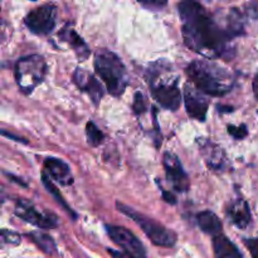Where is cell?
<instances>
[{"label": "cell", "instance_id": "ba28073f", "mask_svg": "<svg viewBox=\"0 0 258 258\" xmlns=\"http://www.w3.org/2000/svg\"><path fill=\"white\" fill-rule=\"evenodd\" d=\"M15 216L40 229H53L58 226L57 217L52 213H42L30 202L18 199L15 203Z\"/></svg>", "mask_w": 258, "mask_h": 258}, {"label": "cell", "instance_id": "52a82bcc", "mask_svg": "<svg viewBox=\"0 0 258 258\" xmlns=\"http://www.w3.org/2000/svg\"><path fill=\"white\" fill-rule=\"evenodd\" d=\"M57 8L53 4H45L28 13L24 23L28 29L38 35H47L54 29Z\"/></svg>", "mask_w": 258, "mask_h": 258}, {"label": "cell", "instance_id": "83f0119b", "mask_svg": "<svg viewBox=\"0 0 258 258\" xmlns=\"http://www.w3.org/2000/svg\"><path fill=\"white\" fill-rule=\"evenodd\" d=\"M165 4H166V3H155V2L143 3L144 7H146V8H153V7H156V5H158L159 8H161V7H164V5H165Z\"/></svg>", "mask_w": 258, "mask_h": 258}, {"label": "cell", "instance_id": "6da1fadb", "mask_svg": "<svg viewBox=\"0 0 258 258\" xmlns=\"http://www.w3.org/2000/svg\"><path fill=\"white\" fill-rule=\"evenodd\" d=\"M181 19V33L185 44L206 58H231L233 35L222 23V18L212 15L203 5L183 2L178 5Z\"/></svg>", "mask_w": 258, "mask_h": 258}, {"label": "cell", "instance_id": "5bb4252c", "mask_svg": "<svg viewBox=\"0 0 258 258\" xmlns=\"http://www.w3.org/2000/svg\"><path fill=\"white\" fill-rule=\"evenodd\" d=\"M227 216H228V218L231 219V222L237 228L241 229L247 228L252 221L248 203L242 198H238L237 201L232 202L231 206L228 207V211H227Z\"/></svg>", "mask_w": 258, "mask_h": 258}, {"label": "cell", "instance_id": "4316f807", "mask_svg": "<svg viewBox=\"0 0 258 258\" xmlns=\"http://www.w3.org/2000/svg\"><path fill=\"white\" fill-rule=\"evenodd\" d=\"M107 251L112 258H134V257L128 256V254H126L125 252H122V251H115V249H111V248H108Z\"/></svg>", "mask_w": 258, "mask_h": 258}, {"label": "cell", "instance_id": "d4e9b609", "mask_svg": "<svg viewBox=\"0 0 258 258\" xmlns=\"http://www.w3.org/2000/svg\"><path fill=\"white\" fill-rule=\"evenodd\" d=\"M2 237L3 241L7 242V243L18 244L20 242V237L18 236L17 233H14V232L12 231H7V229H4V231L2 232Z\"/></svg>", "mask_w": 258, "mask_h": 258}, {"label": "cell", "instance_id": "7402d4cb", "mask_svg": "<svg viewBox=\"0 0 258 258\" xmlns=\"http://www.w3.org/2000/svg\"><path fill=\"white\" fill-rule=\"evenodd\" d=\"M133 110L135 115H143L148 110V102H146L145 96L141 92H136L133 102Z\"/></svg>", "mask_w": 258, "mask_h": 258}, {"label": "cell", "instance_id": "5b68a950", "mask_svg": "<svg viewBox=\"0 0 258 258\" xmlns=\"http://www.w3.org/2000/svg\"><path fill=\"white\" fill-rule=\"evenodd\" d=\"M47 75V63L39 54H30L18 59L15 64V81L25 95H29L40 85Z\"/></svg>", "mask_w": 258, "mask_h": 258}, {"label": "cell", "instance_id": "cb8c5ba5", "mask_svg": "<svg viewBox=\"0 0 258 258\" xmlns=\"http://www.w3.org/2000/svg\"><path fill=\"white\" fill-rule=\"evenodd\" d=\"M243 242L252 258H258V238H244Z\"/></svg>", "mask_w": 258, "mask_h": 258}, {"label": "cell", "instance_id": "8fae6325", "mask_svg": "<svg viewBox=\"0 0 258 258\" xmlns=\"http://www.w3.org/2000/svg\"><path fill=\"white\" fill-rule=\"evenodd\" d=\"M183 96L184 105H185V110L188 112V115L191 118H196V120L201 121V122L206 121L207 112H208L209 107V101L204 96V93H202L201 91H197L189 83H186L184 86Z\"/></svg>", "mask_w": 258, "mask_h": 258}, {"label": "cell", "instance_id": "4dcf8cb0", "mask_svg": "<svg viewBox=\"0 0 258 258\" xmlns=\"http://www.w3.org/2000/svg\"><path fill=\"white\" fill-rule=\"evenodd\" d=\"M218 108L219 110H226V107H219V106H218ZM227 110H228L229 112H233V107H228ZM228 111H227V112H228Z\"/></svg>", "mask_w": 258, "mask_h": 258}, {"label": "cell", "instance_id": "ac0fdd59", "mask_svg": "<svg viewBox=\"0 0 258 258\" xmlns=\"http://www.w3.org/2000/svg\"><path fill=\"white\" fill-rule=\"evenodd\" d=\"M197 223H198L199 228L207 234H211V236L216 237L222 234V226L221 219L217 217L216 213H213L212 211H204L197 216Z\"/></svg>", "mask_w": 258, "mask_h": 258}, {"label": "cell", "instance_id": "30bf717a", "mask_svg": "<svg viewBox=\"0 0 258 258\" xmlns=\"http://www.w3.org/2000/svg\"><path fill=\"white\" fill-rule=\"evenodd\" d=\"M164 169H165L166 179L173 186V189L178 193H185L189 190V178L184 171L183 165L178 156L171 151H165L163 156Z\"/></svg>", "mask_w": 258, "mask_h": 258}, {"label": "cell", "instance_id": "9a60e30c", "mask_svg": "<svg viewBox=\"0 0 258 258\" xmlns=\"http://www.w3.org/2000/svg\"><path fill=\"white\" fill-rule=\"evenodd\" d=\"M201 153L206 160L207 165L214 170H222L227 163L226 154L223 149L219 148L216 144L206 140L203 144L201 143Z\"/></svg>", "mask_w": 258, "mask_h": 258}, {"label": "cell", "instance_id": "9c48e42d", "mask_svg": "<svg viewBox=\"0 0 258 258\" xmlns=\"http://www.w3.org/2000/svg\"><path fill=\"white\" fill-rule=\"evenodd\" d=\"M108 237L121 247L122 252L134 258H148L146 257L145 247L143 246L138 237L128 231L125 227L106 226Z\"/></svg>", "mask_w": 258, "mask_h": 258}, {"label": "cell", "instance_id": "e0dca14e", "mask_svg": "<svg viewBox=\"0 0 258 258\" xmlns=\"http://www.w3.org/2000/svg\"><path fill=\"white\" fill-rule=\"evenodd\" d=\"M213 251L216 258H243L236 244L223 234L213 237Z\"/></svg>", "mask_w": 258, "mask_h": 258}, {"label": "cell", "instance_id": "f1b7e54d", "mask_svg": "<svg viewBox=\"0 0 258 258\" xmlns=\"http://www.w3.org/2000/svg\"><path fill=\"white\" fill-rule=\"evenodd\" d=\"M253 93L258 100V75L254 77V81H253Z\"/></svg>", "mask_w": 258, "mask_h": 258}, {"label": "cell", "instance_id": "277c9868", "mask_svg": "<svg viewBox=\"0 0 258 258\" xmlns=\"http://www.w3.org/2000/svg\"><path fill=\"white\" fill-rule=\"evenodd\" d=\"M95 71L105 82L107 92L115 97H120L128 85V75L122 60L113 52L98 49L93 60Z\"/></svg>", "mask_w": 258, "mask_h": 258}, {"label": "cell", "instance_id": "3957f363", "mask_svg": "<svg viewBox=\"0 0 258 258\" xmlns=\"http://www.w3.org/2000/svg\"><path fill=\"white\" fill-rule=\"evenodd\" d=\"M146 80L151 95L161 107L176 111L180 107L181 92L179 88V77L174 73L173 66L164 59L149 64Z\"/></svg>", "mask_w": 258, "mask_h": 258}, {"label": "cell", "instance_id": "484cf974", "mask_svg": "<svg viewBox=\"0 0 258 258\" xmlns=\"http://www.w3.org/2000/svg\"><path fill=\"white\" fill-rule=\"evenodd\" d=\"M161 189V194H163V199L165 202H168L169 204H176V198L173 196L171 193H169L168 190H165L164 188H160Z\"/></svg>", "mask_w": 258, "mask_h": 258}, {"label": "cell", "instance_id": "7a4b0ae2", "mask_svg": "<svg viewBox=\"0 0 258 258\" xmlns=\"http://www.w3.org/2000/svg\"><path fill=\"white\" fill-rule=\"evenodd\" d=\"M186 76L204 95L221 97L234 86V76L213 60L196 59L186 67Z\"/></svg>", "mask_w": 258, "mask_h": 258}, {"label": "cell", "instance_id": "7c38bea8", "mask_svg": "<svg viewBox=\"0 0 258 258\" xmlns=\"http://www.w3.org/2000/svg\"><path fill=\"white\" fill-rule=\"evenodd\" d=\"M73 82L76 83V86L82 92L87 93L90 96V98L96 106L98 105V102L103 97V93L105 92H103L102 86L96 80L95 76L88 73L83 68H76L75 73H73Z\"/></svg>", "mask_w": 258, "mask_h": 258}, {"label": "cell", "instance_id": "2e32d148", "mask_svg": "<svg viewBox=\"0 0 258 258\" xmlns=\"http://www.w3.org/2000/svg\"><path fill=\"white\" fill-rule=\"evenodd\" d=\"M58 37L62 39V42L68 43V44L72 47V49L75 50L76 54H77V57L80 58L81 60L90 57V49H88L87 44H86L85 40L76 33V30L71 27V24L66 25L62 29V32H59Z\"/></svg>", "mask_w": 258, "mask_h": 258}, {"label": "cell", "instance_id": "44dd1931", "mask_svg": "<svg viewBox=\"0 0 258 258\" xmlns=\"http://www.w3.org/2000/svg\"><path fill=\"white\" fill-rule=\"evenodd\" d=\"M42 180H43V184H44V186H45V188L48 189V191H49V193L52 194V196L54 197L55 199H57V202H58V203H59V204H62V207H63V208H64L66 211H67V213L70 214V216H72L73 218H75V219L77 218V216H76V213H75V212H73L72 209H71L70 207L67 206V203H66V201H64V199H63V197L60 196V194H59V191H58V189L55 188V186H54V184H53L52 181H50V178H49V176H48V175H45V174L43 173V175H42Z\"/></svg>", "mask_w": 258, "mask_h": 258}, {"label": "cell", "instance_id": "d6986e66", "mask_svg": "<svg viewBox=\"0 0 258 258\" xmlns=\"http://www.w3.org/2000/svg\"><path fill=\"white\" fill-rule=\"evenodd\" d=\"M28 237H29V238L32 239L44 253L54 254L55 252H57L54 241H53L52 237H49L48 234L43 233V232H32V233L28 234Z\"/></svg>", "mask_w": 258, "mask_h": 258}, {"label": "cell", "instance_id": "8992f818", "mask_svg": "<svg viewBox=\"0 0 258 258\" xmlns=\"http://www.w3.org/2000/svg\"><path fill=\"white\" fill-rule=\"evenodd\" d=\"M116 208L121 212L122 214H125L126 217L133 219L134 222H136L139 227L144 231V233L148 236V238L153 242L154 244L159 247H165V248H170L174 247L176 242V234L173 231L168 229L166 227H164L163 224L158 223L154 219L149 218V217L144 216V214L139 213L135 209L130 208V207L125 206L121 202L116 203Z\"/></svg>", "mask_w": 258, "mask_h": 258}, {"label": "cell", "instance_id": "ffe728a7", "mask_svg": "<svg viewBox=\"0 0 258 258\" xmlns=\"http://www.w3.org/2000/svg\"><path fill=\"white\" fill-rule=\"evenodd\" d=\"M86 138H87L88 145H91L92 148L101 145L105 140L103 133L96 126L93 121H88L87 125H86Z\"/></svg>", "mask_w": 258, "mask_h": 258}, {"label": "cell", "instance_id": "603a6c76", "mask_svg": "<svg viewBox=\"0 0 258 258\" xmlns=\"http://www.w3.org/2000/svg\"><path fill=\"white\" fill-rule=\"evenodd\" d=\"M227 128H228L229 135L233 136V138L237 139V140H242V139H244L247 135H248V128H247L246 125H239V126L229 125Z\"/></svg>", "mask_w": 258, "mask_h": 258}, {"label": "cell", "instance_id": "f546056e", "mask_svg": "<svg viewBox=\"0 0 258 258\" xmlns=\"http://www.w3.org/2000/svg\"><path fill=\"white\" fill-rule=\"evenodd\" d=\"M3 135H4V136H7V138H9V139H14V140L19 141V143H25V140H23V139H20V138H17V136L12 135V134H7V133H5V131H3Z\"/></svg>", "mask_w": 258, "mask_h": 258}, {"label": "cell", "instance_id": "4fadbf2b", "mask_svg": "<svg viewBox=\"0 0 258 258\" xmlns=\"http://www.w3.org/2000/svg\"><path fill=\"white\" fill-rule=\"evenodd\" d=\"M44 174L60 185H71L73 176L67 163L57 158H47L44 160Z\"/></svg>", "mask_w": 258, "mask_h": 258}]
</instances>
